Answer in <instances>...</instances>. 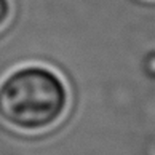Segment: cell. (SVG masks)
Returning <instances> with one entry per match:
<instances>
[{
	"instance_id": "1",
	"label": "cell",
	"mask_w": 155,
	"mask_h": 155,
	"mask_svg": "<svg viewBox=\"0 0 155 155\" xmlns=\"http://www.w3.org/2000/svg\"><path fill=\"white\" fill-rule=\"evenodd\" d=\"M69 102L67 88L53 71L27 66L0 83V120L22 133H38L58 123Z\"/></svg>"
},
{
	"instance_id": "2",
	"label": "cell",
	"mask_w": 155,
	"mask_h": 155,
	"mask_svg": "<svg viewBox=\"0 0 155 155\" xmlns=\"http://www.w3.org/2000/svg\"><path fill=\"white\" fill-rule=\"evenodd\" d=\"M11 15V5L10 0H0V29L7 24V21Z\"/></svg>"
}]
</instances>
